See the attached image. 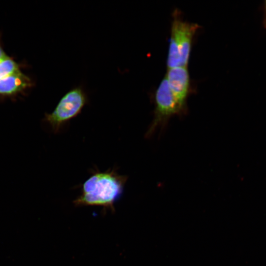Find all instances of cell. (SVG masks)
<instances>
[{
  "label": "cell",
  "mask_w": 266,
  "mask_h": 266,
  "mask_svg": "<svg viewBox=\"0 0 266 266\" xmlns=\"http://www.w3.org/2000/svg\"><path fill=\"white\" fill-rule=\"evenodd\" d=\"M127 177L115 170L93 174L82 185L80 195L74 200L77 206H100L114 210L115 202L121 196Z\"/></svg>",
  "instance_id": "cell-1"
},
{
  "label": "cell",
  "mask_w": 266,
  "mask_h": 266,
  "mask_svg": "<svg viewBox=\"0 0 266 266\" xmlns=\"http://www.w3.org/2000/svg\"><path fill=\"white\" fill-rule=\"evenodd\" d=\"M88 102V95L83 86L74 87L61 99L52 113L45 114L44 121L56 133L66 123L79 115Z\"/></svg>",
  "instance_id": "cell-2"
},
{
  "label": "cell",
  "mask_w": 266,
  "mask_h": 266,
  "mask_svg": "<svg viewBox=\"0 0 266 266\" xmlns=\"http://www.w3.org/2000/svg\"><path fill=\"white\" fill-rule=\"evenodd\" d=\"M154 100V118L146 133L147 137L152 136L157 129L165 127L172 116L185 113L175 100L166 76L155 92Z\"/></svg>",
  "instance_id": "cell-3"
},
{
  "label": "cell",
  "mask_w": 266,
  "mask_h": 266,
  "mask_svg": "<svg viewBox=\"0 0 266 266\" xmlns=\"http://www.w3.org/2000/svg\"><path fill=\"white\" fill-rule=\"evenodd\" d=\"M178 16L177 14L174 15L170 38L175 41L178 47L180 66L187 67L193 37L199 26L184 21Z\"/></svg>",
  "instance_id": "cell-4"
},
{
  "label": "cell",
  "mask_w": 266,
  "mask_h": 266,
  "mask_svg": "<svg viewBox=\"0 0 266 266\" xmlns=\"http://www.w3.org/2000/svg\"><path fill=\"white\" fill-rule=\"evenodd\" d=\"M166 77L175 100L185 113L190 88L187 67L179 66L168 68Z\"/></svg>",
  "instance_id": "cell-5"
},
{
  "label": "cell",
  "mask_w": 266,
  "mask_h": 266,
  "mask_svg": "<svg viewBox=\"0 0 266 266\" xmlns=\"http://www.w3.org/2000/svg\"><path fill=\"white\" fill-rule=\"evenodd\" d=\"M31 85L30 79L19 70L0 80V95H15Z\"/></svg>",
  "instance_id": "cell-6"
},
{
  "label": "cell",
  "mask_w": 266,
  "mask_h": 266,
  "mask_svg": "<svg viewBox=\"0 0 266 266\" xmlns=\"http://www.w3.org/2000/svg\"><path fill=\"white\" fill-rule=\"evenodd\" d=\"M19 70L17 63L7 56L0 61V80Z\"/></svg>",
  "instance_id": "cell-7"
},
{
  "label": "cell",
  "mask_w": 266,
  "mask_h": 266,
  "mask_svg": "<svg viewBox=\"0 0 266 266\" xmlns=\"http://www.w3.org/2000/svg\"><path fill=\"white\" fill-rule=\"evenodd\" d=\"M6 56L7 55L5 54L2 47L0 46V61Z\"/></svg>",
  "instance_id": "cell-8"
},
{
  "label": "cell",
  "mask_w": 266,
  "mask_h": 266,
  "mask_svg": "<svg viewBox=\"0 0 266 266\" xmlns=\"http://www.w3.org/2000/svg\"><path fill=\"white\" fill-rule=\"evenodd\" d=\"M264 25L266 28V0L265 1L264 4Z\"/></svg>",
  "instance_id": "cell-9"
}]
</instances>
